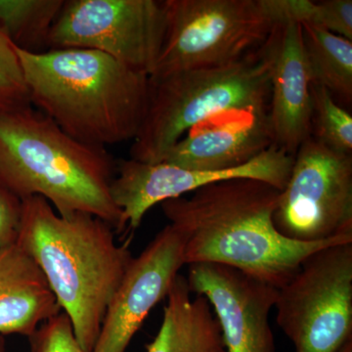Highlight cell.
I'll list each match as a JSON object with an SVG mask.
<instances>
[{"mask_svg":"<svg viewBox=\"0 0 352 352\" xmlns=\"http://www.w3.org/2000/svg\"><path fill=\"white\" fill-rule=\"evenodd\" d=\"M184 263V239L168 223L132 258L112 300L92 352H126L148 314L168 296Z\"/></svg>","mask_w":352,"mask_h":352,"instance_id":"11","label":"cell"},{"mask_svg":"<svg viewBox=\"0 0 352 352\" xmlns=\"http://www.w3.org/2000/svg\"><path fill=\"white\" fill-rule=\"evenodd\" d=\"M108 222L85 212L58 214L41 196L22 200L17 244L43 271L83 351H94L109 303L133 258Z\"/></svg>","mask_w":352,"mask_h":352,"instance_id":"2","label":"cell"},{"mask_svg":"<svg viewBox=\"0 0 352 352\" xmlns=\"http://www.w3.org/2000/svg\"><path fill=\"white\" fill-rule=\"evenodd\" d=\"M285 13L298 24L311 25L352 41L351 0H282Z\"/></svg>","mask_w":352,"mask_h":352,"instance_id":"20","label":"cell"},{"mask_svg":"<svg viewBox=\"0 0 352 352\" xmlns=\"http://www.w3.org/2000/svg\"><path fill=\"white\" fill-rule=\"evenodd\" d=\"M32 105L16 46L0 28V115Z\"/></svg>","mask_w":352,"mask_h":352,"instance_id":"21","label":"cell"},{"mask_svg":"<svg viewBox=\"0 0 352 352\" xmlns=\"http://www.w3.org/2000/svg\"><path fill=\"white\" fill-rule=\"evenodd\" d=\"M281 190L250 178L222 180L161 204L184 239V263H217L279 289L312 252L352 238L289 239L273 222Z\"/></svg>","mask_w":352,"mask_h":352,"instance_id":"1","label":"cell"},{"mask_svg":"<svg viewBox=\"0 0 352 352\" xmlns=\"http://www.w3.org/2000/svg\"><path fill=\"white\" fill-rule=\"evenodd\" d=\"M337 352H352V339L347 340L346 344H344L339 351Z\"/></svg>","mask_w":352,"mask_h":352,"instance_id":"24","label":"cell"},{"mask_svg":"<svg viewBox=\"0 0 352 352\" xmlns=\"http://www.w3.org/2000/svg\"><path fill=\"white\" fill-rule=\"evenodd\" d=\"M166 30L164 1L69 0L51 30L50 46L99 51L150 76Z\"/></svg>","mask_w":352,"mask_h":352,"instance_id":"9","label":"cell"},{"mask_svg":"<svg viewBox=\"0 0 352 352\" xmlns=\"http://www.w3.org/2000/svg\"><path fill=\"white\" fill-rule=\"evenodd\" d=\"M333 152L352 155V116L320 85H311V136Z\"/></svg>","mask_w":352,"mask_h":352,"instance_id":"19","label":"cell"},{"mask_svg":"<svg viewBox=\"0 0 352 352\" xmlns=\"http://www.w3.org/2000/svg\"><path fill=\"white\" fill-rule=\"evenodd\" d=\"M16 50L32 106L71 138L98 147L136 138L147 109L149 76L96 50Z\"/></svg>","mask_w":352,"mask_h":352,"instance_id":"3","label":"cell"},{"mask_svg":"<svg viewBox=\"0 0 352 352\" xmlns=\"http://www.w3.org/2000/svg\"><path fill=\"white\" fill-rule=\"evenodd\" d=\"M300 25L312 83L326 88L338 103L351 105L352 41L325 30Z\"/></svg>","mask_w":352,"mask_h":352,"instance_id":"17","label":"cell"},{"mask_svg":"<svg viewBox=\"0 0 352 352\" xmlns=\"http://www.w3.org/2000/svg\"><path fill=\"white\" fill-rule=\"evenodd\" d=\"M22 219V200L0 184V249L15 245Z\"/></svg>","mask_w":352,"mask_h":352,"instance_id":"23","label":"cell"},{"mask_svg":"<svg viewBox=\"0 0 352 352\" xmlns=\"http://www.w3.org/2000/svg\"><path fill=\"white\" fill-rule=\"evenodd\" d=\"M273 222L278 232L298 242L352 238V155L305 140L294 156Z\"/></svg>","mask_w":352,"mask_h":352,"instance_id":"8","label":"cell"},{"mask_svg":"<svg viewBox=\"0 0 352 352\" xmlns=\"http://www.w3.org/2000/svg\"><path fill=\"white\" fill-rule=\"evenodd\" d=\"M268 105L210 118L187 132L161 163L199 170H231L249 163L273 145Z\"/></svg>","mask_w":352,"mask_h":352,"instance_id":"14","label":"cell"},{"mask_svg":"<svg viewBox=\"0 0 352 352\" xmlns=\"http://www.w3.org/2000/svg\"><path fill=\"white\" fill-rule=\"evenodd\" d=\"M64 3V0H0V28L20 50H50L51 30Z\"/></svg>","mask_w":352,"mask_h":352,"instance_id":"18","label":"cell"},{"mask_svg":"<svg viewBox=\"0 0 352 352\" xmlns=\"http://www.w3.org/2000/svg\"><path fill=\"white\" fill-rule=\"evenodd\" d=\"M43 271L17 244L0 249V335L31 337L60 314Z\"/></svg>","mask_w":352,"mask_h":352,"instance_id":"15","label":"cell"},{"mask_svg":"<svg viewBox=\"0 0 352 352\" xmlns=\"http://www.w3.org/2000/svg\"><path fill=\"white\" fill-rule=\"evenodd\" d=\"M276 322L296 352H337L352 339V242L312 252L277 289Z\"/></svg>","mask_w":352,"mask_h":352,"instance_id":"7","label":"cell"},{"mask_svg":"<svg viewBox=\"0 0 352 352\" xmlns=\"http://www.w3.org/2000/svg\"><path fill=\"white\" fill-rule=\"evenodd\" d=\"M188 282L178 274L164 307L163 322L147 352H226L219 321L203 296L192 298Z\"/></svg>","mask_w":352,"mask_h":352,"instance_id":"16","label":"cell"},{"mask_svg":"<svg viewBox=\"0 0 352 352\" xmlns=\"http://www.w3.org/2000/svg\"><path fill=\"white\" fill-rule=\"evenodd\" d=\"M30 340L32 352H87L76 340L71 320L64 312L41 324Z\"/></svg>","mask_w":352,"mask_h":352,"instance_id":"22","label":"cell"},{"mask_svg":"<svg viewBox=\"0 0 352 352\" xmlns=\"http://www.w3.org/2000/svg\"><path fill=\"white\" fill-rule=\"evenodd\" d=\"M164 6L166 34L150 76L239 62L285 16L282 0H164Z\"/></svg>","mask_w":352,"mask_h":352,"instance_id":"6","label":"cell"},{"mask_svg":"<svg viewBox=\"0 0 352 352\" xmlns=\"http://www.w3.org/2000/svg\"><path fill=\"white\" fill-rule=\"evenodd\" d=\"M268 66L261 47L227 66L149 76L147 109L131 159L163 161L185 134L214 116L270 104Z\"/></svg>","mask_w":352,"mask_h":352,"instance_id":"5","label":"cell"},{"mask_svg":"<svg viewBox=\"0 0 352 352\" xmlns=\"http://www.w3.org/2000/svg\"><path fill=\"white\" fill-rule=\"evenodd\" d=\"M261 52L270 75L268 115L273 144L295 156L311 136L312 82L302 25L285 13L261 46Z\"/></svg>","mask_w":352,"mask_h":352,"instance_id":"13","label":"cell"},{"mask_svg":"<svg viewBox=\"0 0 352 352\" xmlns=\"http://www.w3.org/2000/svg\"><path fill=\"white\" fill-rule=\"evenodd\" d=\"M116 164L105 147L71 138L32 105L0 115V184L21 200L41 196L62 217L85 212L122 233L111 195Z\"/></svg>","mask_w":352,"mask_h":352,"instance_id":"4","label":"cell"},{"mask_svg":"<svg viewBox=\"0 0 352 352\" xmlns=\"http://www.w3.org/2000/svg\"><path fill=\"white\" fill-rule=\"evenodd\" d=\"M293 163L294 156L274 144L249 163L226 170H189L166 163L120 160L116 164L111 195L122 212V226L134 230L140 226L148 210L157 204L222 180L250 178L282 191Z\"/></svg>","mask_w":352,"mask_h":352,"instance_id":"10","label":"cell"},{"mask_svg":"<svg viewBox=\"0 0 352 352\" xmlns=\"http://www.w3.org/2000/svg\"><path fill=\"white\" fill-rule=\"evenodd\" d=\"M6 351V340L2 335H0V352Z\"/></svg>","mask_w":352,"mask_h":352,"instance_id":"25","label":"cell"},{"mask_svg":"<svg viewBox=\"0 0 352 352\" xmlns=\"http://www.w3.org/2000/svg\"><path fill=\"white\" fill-rule=\"evenodd\" d=\"M190 291L212 305L226 352H276L270 316L277 289L217 263L190 264Z\"/></svg>","mask_w":352,"mask_h":352,"instance_id":"12","label":"cell"}]
</instances>
